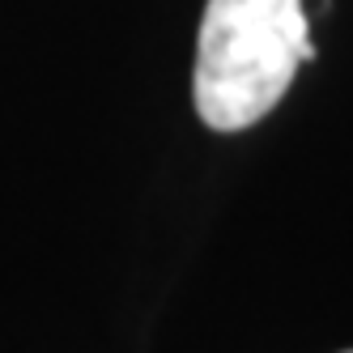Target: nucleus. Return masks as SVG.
<instances>
[{"instance_id": "1", "label": "nucleus", "mask_w": 353, "mask_h": 353, "mask_svg": "<svg viewBox=\"0 0 353 353\" xmlns=\"http://www.w3.org/2000/svg\"><path fill=\"white\" fill-rule=\"evenodd\" d=\"M307 0H209L196 39L192 98L213 132L260 123L315 60Z\"/></svg>"}, {"instance_id": "2", "label": "nucleus", "mask_w": 353, "mask_h": 353, "mask_svg": "<svg viewBox=\"0 0 353 353\" xmlns=\"http://www.w3.org/2000/svg\"><path fill=\"white\" fill-rule=\"evenodd\" d=\"M349 353H353V349H349Z\"/></svg>"}]
</instances>
